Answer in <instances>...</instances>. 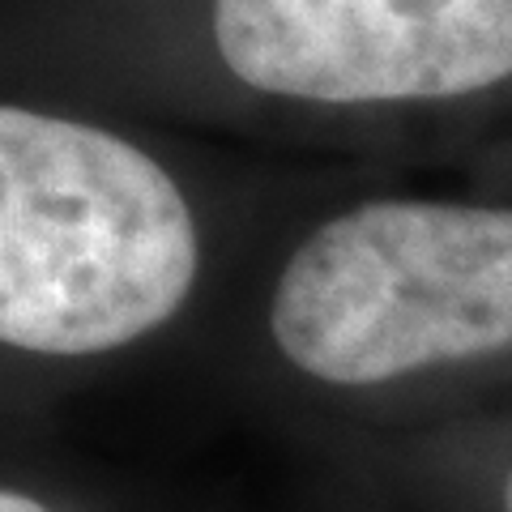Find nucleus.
Instances as JSON below:
<instances>
[{"label":"nucleus","instance_id":"nucleus-1","mask_svg":"<svg viewBox=\"0 0 512 512\" xmlns=\"http://www.w3.org/2000/svg\"><path fill=\"white\" fill-rule=\"evenodd\" d=\"M244 384L325 423L440 431L512 397V192H342L274 214L218 316Z\"/></svg>","mask_w":512,"mask_h":512},{"label":"nucleus","instance_id":"nucleus-2","mask_svg":"<svg viewBox=\"0 0 512 512\" xmlns=\"http://www.w3.org/2000/svg\"><path fill=\"white\" fill-rule=\"evenodd\" d=\"M274 218L222 201L154 124L22 90L0 103L5 372H94L210 329Z\"/></svg>","mask_w":512,"mask_h":512},{"label":"nucleus","instance_id":"nucleus-3","mask_svg":"<svg viewBox=\"0 0 512 512\" xmlns=\"http://www.w3.org/2000/svg\"><path fill=\"white\" fill-rule=\"evenodd\" d=\"M116 90L316 137L466 124L512 107V0H201L192 18H82Z\"/></svg>","mask_w":512,"mask_h":512},{"label":"nucleus","instance_id":"nucleus-4","mask_svg":"<svg viewBox=\"0 0 512 512\" xmlns=\"http://www.w3.org/2000/svg\"><path fill=\"white\" fill-rule=\"evenodd\" d=\"M427 436L466 444L470 461L478 466L483 512H512V397L470 414V419H457L440 431H427Z\"/></svg>","mask_w":512,"mask_h":512},{"label":"nucleus","instance_id":"nucleus-5","mask_svg":"<svg viewBox=\"0 0 512 512\" xmlns=\"http://www.w3.org/2000/svg\"><path fill=\"white\" fill-rule=\"evenodd\" d=\"M0 512H64V504L47 487H35L26 474L9 470L5 487H0Z\"/></svg>","mask_w":512,"mask_h":512},{"label":"nucleus","instance_id":"nucleus-6","mask_svg":"<svg viewBox=\"0 0 512 512\" xmlns=\"http://www.w3.org/2000/svg\"><path fill=\"white\" fill-rule=\"evenodd\" d=\"M495 171H500V180H504V184H512V146L491 163V175H495Z\"/></svg>","mask_w":512,"mask_h":512}]
</instances>
